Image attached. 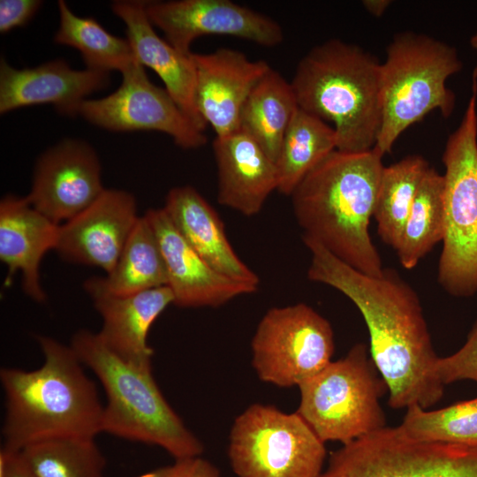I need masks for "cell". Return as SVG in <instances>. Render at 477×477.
<instances>
[{"label":"cell","mask_w":477,"mask_h":477,"mask_svg":"<svg viewBox=\"0 0 477 477\" xmlns=\"http://www.w3.org/2000/svg\"><path fill=\"white\" fill-rule=\"evenodd\" d=\"M311 261L310 281L330 286L360 312L370 337L371 360L389 392L393 409L435 405L444 385L436 375L438 356L420 298L397 270L364 274L347 265L319 243L303 238Z\"/></svg>","instance_id":"cell-1"},{"label":"cell","mask_w":477,"mask_h":477,"mask_svg":"<svg viewBox=\"0 0 477 477\" xmlns=\"http://www.w3.org/2000/svg\"><path fill=\"white\" fill-rule=\"evenodd\" d=\"M384 165L375 148L334 150L317 164L292 193V208L303 238L314 240L364 274L383 272L370 233Z\"/></svg>","instance_id":"cell-2"},{"label":"cell","mask_w":477,"mask_h":477,"mask_svg":"<svg viewBox=\"0 0 477 477\" xmlns=\"http://www.w3.org/2000/svg\"><path fill=\"white\" fill-rule=\"evenodd\" d=\"M44 356L37 369L3 367L5 397L4 446L19 450L55 437H95L102 432L103 405L95 382L72 348L57 340L37 337Z\"/></svg>","instance_id":"cell-3"},{"label":"cell","mask_w":477,"mask_h":477,"mask_svg":"<svg viewBox=\"0 0 477 477\" xmlns=\"http://www.w3.org/2000/svg\"><path fill=\"white\" fill-rule=\"evenodd\" d=\"M377 57L361 47L329 39L299 62L291 81L299 108L333 124L337 149L374 148L382 125Z\"/></svg>","instance_id":"cell-4"},{"label":"cell","mask_w":477,"mask_h":477,"mask_svg":"<svg viewBox=\"0 0 477 477\" xmlns=\"http://www.w3.org/2000/svg\"><path fill=\"white\" fill-rule=\"evenodd\" d=\"M71 346L102 385V432L163 448L175 459L201 456L202 443L161 392L152 368L138 367L110 351L97 333L77 331Z\"/></svg>","instance_id":"cell-5"},{"label":"cell","mask_w":477,"mask_h":477,"mask_svg":"<svg viewBox=\"0 0 477 477\" xmlns=\"http://www.w3.org/2000/svg\"><path fill=\"white\" fill-rule=\"evenodd\" d=\"M461 69L454 47L424 34H396L381 63L382 125L374 148L390 153L401 133L435 110L450 117L455 95L445 83Z\"/></svg>","instance_id":"cell-6"},{"label":"cell","mask_w":477,"mask_h":477,"mask_svg":"<svg viewBox=\"0 0 477 477\" xmlns=\"http://www.w3.org/2000/svg\"><path fill=\"white\" fill-rule=\"evenodd\" d=\"M477 69L462 121L449 136L442 161L444 235L437 282L450 295L477 292Z\"/></svg>","instance_id":"cell-7"},{"label":"cell","mask_w":477,"mask_h":477,"mask_svg":"<svg viewBox=\"0 0 477 477\" xmlns=\"http://www.w3.org/2000/svg\"><path fill=\"white\" fill-rule=\"evenodd\" d=\"M376 371L367 345L356 344L299 386L296 413L323 443L347 444L385 427L379 400L388 389Z\"/></svg>","instance_id":"cell-8"},{"label":"cell","mask_w":477,"mask_h":477,"mask_svg":"<svg viewBox=\"0 0 477 477\" xmlns=\"http://www.w3.org/2000/svg\"><path fill=\"white\" fill-rule=\"evenodd\" d=\"M228 456L237 477H318L324 443L297 413L254 404L234 420Z\"/></svg>","instance_id":"cell-9"},{"label":"cell","mask_w":477,"mask_h":477,"mask_svg":"<svg viewBox=\"0 0 477 477\" xmlns=\"http://www.w3.org/2000/svg\"><path fill=\"white\" fill-rule=\"evenodd\" d=\"M318 477H477V446L421 442L383 427L332 452Z\"/></svg>","instance_id":"cell-10"},{"label":"cell","mask_w":477,"mask_h":477,"mask_svg":"<svg viewBox=\"0 0 477 477\" xmlns=\"http://www.w3.org/2000/svg\"><path fill=\"white\" fill-rule=\"evenodd\" d=\"M251 349L252 364L261 381L299 387L332 361L333 329L305 303L272 307L261 319Z\"/></svg>","instance_id":"cell-11"},{"label":"cell","mask_w":477,"mask_h":477,"mask_svg":"<svg viewBox=\"0 0 477 477\" xmlns=\"http://www.w3.org/2000/svg\"><path fill=\"white\" fill-rule=\"evenodd\" d=\"M122 82L110 95L87 99L76 109L87 121L112 132L155 131L169 135L185 149L202 147L207 136L183 112L165 88L152 83L137 63L122 72Z\"/></svg>","instance_id":"cell-12"},{"label":"cell","mask_w":477,"mask_h":477,"mask_svg":"<svg viewBox=\"0 0 477 477\" xmlns=\"http://www.w3.org/2000/svg\"><path fill=\"white\" fill-rule=\"evenodd\" d=\"M145 8L164 39L186 55L193 42L204 35H228L267 48L284 40L278 22L231 0L146 1Z\"/></svg>","instance_id":"cell-13"},{"label":"cell","mask_w":477,"mask_h":477,"mask_svg":"<svg viewBox=\"0 0 477 477\" xmlns=\"http://www.w3.org/2000/svg\"><path fill=\"white\" fill-rule=\"evenodd\" d=\"M104 190L95 150L86 142L69 139L40 156L26 199L60 225L86 209Z\"/></svg>","instance_id":"cell-14"},{"label":"cell","mask_w":477,"mask_h":477,"mask_svg":"<svg viewBox=\"0 0 477 477\" xmlns=\"http://www.w3.org/2000/svg\"><path fill=\"white\" fill-rule=\"evenodd\" d=\"M139 217L132 193L105 188L90 206L58 226L54 250L67 261L98 267L108 274Z\"/></svg>","instance_id":"cell-15"},{"label":"cell","mask_w":477,"mask_h":477,"mask_svg":"<svg viewBox=\"0 0 477 477\" xmlns=\"http://www.w3.org/2000/svg\"><path fill=\"white\" fill-rule=\"evenodd\" d=\"M196 72L195 104L216 137L239 130L244 105L257 83L272 68L265 60L221 48L207 54L192 53Z\"/></svg>","instance_id":"cell-16"},{"label":"cell","mask_w":477,"mask_h":477,"mask_svg":"<svg viewBox=\"0 0 477 477\" xmlns=\"http://www.w3.org/2000/svg\"><path fill=\"white\" fill-rule=\"evenodd\" d=\"M164 261L167 286L180 307H216L257 287L230 279L204 261L173 225L163 208L148 209Z\"/></svg>","instance_id":"cell-17"},{"label":"cell","mask_w":477,"mask_h":477,"mask_svg":"<svg viewBox=\"0 0 477 477\" xmlns=\"http://www.w3.org/2000/svg\"><path fill=\"white\" fill-rule=\"evenodd\" d=\"M108 72L74 70L63 59L17 69L0 62V113L33 105L51 104L60 113L76 116L87 96L105 87Z\"/></svg>","instance_id":"cell-18"},{"label":"cell","mask_w":477,"mask_h":477,"mask_svg":"<svg viewBox=\"0 0 477 477\" xmlns=\"http://www.w3.org/2000/svg\"><path fill=\"white\" fill-rule=\"evenodd\" d=\"M145 3L117 0L111 4V9L126 26V39L138 63L158 75L178 107L204 132L207 125L195 104L196 72L193 52L189 55L180 52L155 33L147 15Z\"/></svg>","instance_id":"cell-19"},{"label":"cell","mask_w":477,"mask_h":477,"mask_svg":"<svg viewBox=\"0 0 477 477\" xmlns=\"http://www.w3.org/2000/svg\"><path fill=\"white\" fill-rule=\"evenodd\" d=\"M102 320L97 333L105 346L138 367L152 368L153 349L148 344L150 328L165 308L174 303L165 285L127 296L87 291Z\"/></svg>","instance_id":"cell-20"},{"label":"cell","mask_w":477,"mask_h":477,"mask_svg":"<svg viewBox=\"0 0 477 477\" xmlns=\"http://www.w3.org/2000/svg\"><path fill=\"white\" fill-rule=\"evenodd\" d=\"M213 150L219 204L246 216L258 214L269 194L277 189L276 163L241 130L216 137Z\"/></svg>","instance_id":"cell-21"},{"label":"cell","mask_w":477,"mask_h":477,"mask_svg":"<svg viewBox=\"0 0 477 477\" xmlns=\"http://www.w3.org/2000/svg\"><path fill=\"white\" fill-rule=\"evenodd\" d=\"M58 226L26 197L6 195L0 201V260L8 267L7 281L20 271L24 292L37 302L46 299L40 265L44 254L55 248Z\"/></svg>","instance_id":"cell-22"},{"label":"cell","mask_w":477,"mask_h":477,"mask_svg":"<svg viewBox=\"0 0 477 477\" xmlns=\"http://www.w3.org/2000/svg\"><path fill=\"white\" fill-rule=\"evenodd\" d=\"M163 208L186 242L214 269L234 281L259 287V276L237 255L218 214L195 188H171Z\"/></svg>","instance_id":"cell-23"},{"label":"cell","mask_w":477,"mask_h":477,"mask_svg":"<svg viewBox=\"0 0 477 477\" xmlns=\"http://www.w3.org/2000/svg\"><path fill=\"white\" fill-rule=\"evenodd\" d=\"M167 285V273L154 229L139 217L113 269L84 283L86 291L127 296Z\"/></svg>","instance_id":"cell-24"},{"label":"cell","mask_w":477,"mask_h":477,"mask_svg":"<svg viewBox=\"0 0 477 477\" xmlns=\"http://www.w3.org/2000/svg\"><path fill=\"white\" fill-rule=\"evenodd\" d=\"M298 108L291 82L271 68L249 95L241 112L239 130L256 141L276 163Z\"/></svg>","instance_id":"cell-25"},{"label":"cell","mask_w":477,"mask_h":477,"mask_svg":"<svg viewBox=\"0 0 477 477\" xmlns=\"http://www.w3.org/2000/svg\"><path fill=\"white\" fill-rule=\"evenodd\" d=\"M336 149L334 128L298 108L284 136L276 162V190L291 196L305 177Z\"/></svg>","instance_id":"cell-26"},{"label":"cell","mask_w":477,"mask_h":477,"mask_svg":"<svg viewBox=\"0 0 477 477\" xmlns=\"http://www.w3.org/2000/svg\"><path fill=\"white\" fill-rule=\"evenodd\" d=\"M57 6L59 26L54 42L78 49L86 68L122 73L138 63L126 38L110 34L94 18L76 15L63 0Z\"/></svg>","instance_id":"cell-27"},{"label":"cell","mask_w":477,"mask_h":477,"mask_svg":"<svg viewBox=\"0 0 477 477\" xmlns=\"http://www.w3.org/2000/svg\"><path fill=\"white\" fill-rule=\"evenodd\" d=\"M429 167L423 156L411 155L382 170L374 217L380 238L394 250L399 245L419 186Z\"/></svg>","instance_id":"cell-28"},{"label":"cell","mask_w":477,"mask_h":477,"mask_svg":"<svg viewBox=\"0 0 477 477\" xmlns=\"http://www.w3.org/2000/svg\"><path fill=\"white\" fill-rule=\"evenodd\" d=\"M443 177L429 167L419 186L396 249L402 267L415 268L443 241Z\"/></svg>","instance_id":"cell-29"},{"label":"cell","mask_w":477,"mask_h":477,"mask_svg":"<svg viewBox=\"0 0 477 477\" xmlns=\"http://www.w3.org/2000/svg\"><path fill=\"white\" fill-rule=\"evenodd\" d=\"M19 452L35 477H104L106 460L95 437L44 439Z\"/></svg>","instance_id":"cell-30"},{"label":"cell","mask_w":477,"mask_h":477,"mask_svg":"<svg viewBox=\"0 0 477 477\" xmlns=\"http://www.w3.org/2000/svg\"><path fill=\"white\" fill-rule=\"evenodd\" d=\"M398 427L421 442L477 446V398L435 411L410 405Z\"/></svg>","instance_id":"cell-31"},{"label":"cell","mask_w":477,"mask_h":477,"mask_svg":"<svg viewBox=\"0 0 477 477\" xmlns=\"http://www.w3.org/2000/svg\"><path fill=\"white\" fill-rule=\"evenodd\" d=\"M435 369L443 385L462 380L477 382V319L464 345L450 356L439 357Z\"/></svg>","instance_id":"cell-32"},{"label":"cell","mask_w":477,"mask_h":477,"mask_svg":"<svg viewBox=\"0 0 477 477\" xmlns=\"http://www.w3.org/2000/svg\"><path fill=\"white\" fill-rule=\"evenodd\" d=\"M138 477H220L218 468L201 456L175 459L174 463L144 473Z\"/></svg>","instance_id":"cell-33"},{"label":"cell","mask_w":477,"mask_h":477,"mask_svg":"<svg viewBox=\"0 0 477 477\" xmlns=\"http://www.w3.org/2000/svg\"><path fill=\"white\" fill-rule=\"evenodd\" d=\"M42 4L38 0H1L0 33L5 34L27 24Z\"/></svg>","instance_id":"cell-34"},{"label":"cell","mask_w":477,"mask_h":477,"mask_svg":"<svg viewBox=\"0 0 477 477\" xmlns=\"http://www.w3.org/2000/svg\"><path fill=\"white\" fill-rule=\"evenodd\" d=\"M0 477H35L19 450L3 447L0 451Z\"/></svg>","instance_id":"cell-35"},{"label":"cell","mask_w":477,"mask_h":477,"mask_svg":"<svg viewBox=\"0 0 477 477\" xmlns=\"http://www.w3.org/2000/svg\"><path fill=\"white\" fill-rule=\"evenodd\" d=\"M390 0H364L362 4L366 11L375 17H381L390 5Z\"/></svg>","instance_id":"cell-36"},{"label":"cell","mask_w":477,"mask_h":477,"mask_svg":"<svg viewBox=\"0 0 477 477\" xmlns=\"http://www.w3.org/2000/svg\"><path fill=\"white\" fill-rule=\"evenodd\" d=\"M472 47L477 51V33L470 40Z\"/></svg>","instance_id":"cell-37"}]
</instances>
